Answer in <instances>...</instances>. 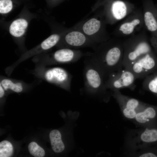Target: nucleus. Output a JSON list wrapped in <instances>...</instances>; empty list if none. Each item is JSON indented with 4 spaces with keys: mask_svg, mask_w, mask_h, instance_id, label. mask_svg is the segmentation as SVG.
<instances>
[{
    "mask_svg": "<svg viewBox=\"0 0 157 157\" xmlns=\"http://www.w3.org/2000/svg\"><path fill=\"white\" fill-rule=\"evenodd\" d=\"M90 58L104 76L106 81L112 73L123 68V50L120 45L106 44L97 47Z\"/></svg>",
    "mask_w": 157,
    "mask_h": 157,
    "instance_id": "nucleus-1",
    "label": "nucleus"
},
{
    "mask_svg": "<svg viewBox=\"0 0 157 157\" xmlns=\"http://www.w3.org/2000/svg\"><path fill=\"white\" fill-rule=\"evenodd\" d=\"M84 89L88 95L108 102L112 96V91L106 87V79L103 74L90 58L84 62Z\"/></svg>",
    "mask_w": 157,
    "mask_h": 157,
    "instance_id": "nucleus-2",
    "label": "nucleus"
},
{
    "mask_svg": "<svg viewBox=\"0 0 157 157\" xmlns=\"http://www.w3.org/2000/svg\"><path fill=\"white\" fill-rule=\"evenodd\" d=\"M157 143V126L141 127L129 130L125 137V154L150 147Z\"/></svg>",
    "mask_w": 157,
    "mask_h": 157,
    "instance_id": "nucleus-3",
    "label": "nucleus"
},
{
    "mask_svg": "<svg viewBox=\"0 0 157 157\" xmlns=\"http://www.w3.org/2000/svg\"><path fill=\"white\" fill-rule=\"evenodd\" d=\"M136 79L144 78L157 70V57L152 52L141 56L126 68Z\"/></svg>",
    "mask_w": 157,
    "mask_h": 157,
    "instance_id": "nucleus-4",
    "label": "nucleus"
},
{
    "mask_svg": "<svg viewBox=\"0 0 157 157\" xmlns=\"http://www.w3.org/2000/svg\"><path fill=\"white\" fill-rule=\"evenodd\" d=\"M112 91V96L118 103L124 117L133 121L138 111L146 103L125 95L119 90H115Z\"/></svg>",
    "mask_w": 157,
    "mask_h": 157,
    "instance_id": "nucleus-5",
    "label": "nucleus"
},
{
    "mask_svg": "<svg viewBox=\"0 0 157 157\" xmlns=\"http://www.w3.org/2000/svg\"><path fill=\"white\" fill-rule=\"evenodd\" d=\"M136 79L131 71L123 68L108 76L106 82V87L111 91L124 88L133 90L136 87L135 81Z\"/></svg>",
    "mask_w": 157,
    "mask_h": 157,
    "instance_id": "nucleus-6",
    "label": "nucleus"
},
{
    "mask_svg": "<svg viewBox=\"0 0 157 157\" xmlns=\"http://www.w3.org/2000/svg\"><path fill=\"white\" fill-rule=\"evenodd\" d=\"M44 78L47 81L64 89L70 91L72 75L65 69L55 67L46 69L43 74Z\"/></svg>",
    "mask_w": 157,
    "mask_h": 157,
    "instance_id": "nucleus-7",
    "label": "nucleus"
},
{
    "mask_svg": "<svg viewBox=\"0 0 157 157\" xmlns=\"http://www.w3.org/2000/svg\"><path fill=\"white\" fill-rule=\"evenodd\" d=\"M126 45L123 61L124 68H126L141 56L152 52L150 45L145 41Z\"/></svg>",
    "mask_w": 157,
    "mask_h": 157,
    "instance_id": "nucleus-8",
    "label": "nucleus"
},
{
    "mask_svg": "<svg viewBox=\"0 0 157 157\" xmlns=\"http://www.w3.org/2000/svg\"><path fill=\"white\" fill-rule=\"evenodd\" d=\"M97 42L87 36L80 30H74L68 32L63 41V48H77L90 47L95 49Z\"/></svg>",
    "mask_w": 157,
    "mask_h": 157,
    "instance_id": "nucleus-9",
    "label": "nucleus"
},
{
    "mask_svg": "<svg viewBox=\"0 0 157 157\" xmlns=\"http://www.w3.org/2000/svg\"><path fill=\"white\" fill-rule=\"evenodd\" d=\"M84 56L80 50L62 48L49 57L47 63L50 65L72 63L76 62Z\"/></svg>",
    "mask_w": 157,
    "mask_h": 157,
    "instance_id": "nucleus-10",
    "label": "nucleus"
},
{
    "mask_svg": "<svg viewBox=\"0 0 157 157\" xmlns=\"http://www.w3.org/2000/svg\"><path fill=\"white\" fill-rule=\"evenodd\" d=\"M157 117V106L146 104L138 111L133 121L137 126L154 125Z\"/></svg>",
    "mask_w": 157,
    "mask_h": 157,
    "instance_id": "nucleus-11",
    "label": "nucleus"
},
{
    "mask_svg": "<svg viewBox=\"0 0 157 157\" xmlns=\"http://www.w3.org/2000/svg\"><path fill=\"white\" fill-rule=\"evenodd\" d=\"M101 26V21L97 18L93 17L86 21L83 23L81 26L80 31L93 40L92 36L95 35L98 32Z\"/></svg>",
    "mask_w": 157,
    "mask_h": 157,
    "instance_id": "nucleus-12",
    "label": "nucleus"
},
{
    "mask_svg": "<svg viewBox=\"0 0 157 157\" xmlns=\"http://www.w3.org/2000/svg\"><path fill=\"white\" fill-rule=\"evenodd\" d=\"M28 26V21L25 19L18 18L13 20L9 27L10 34L15 38H20L25 33Z\"/></svg>",
    "mask_w": 157,
    "mask_h": 157,
    "instance_id": "nucleus-13",
    "label": "nucleus"
},
{
    "mask_svg": "<svg viewBox=\"0 0 157 157\" xmlns=\"http://www.w3.org/2000/svg\"><path fill=\"white\" fill-rule=\"evenodd\" d=\"M49 137L52 148L55 152L60 153L64 151L65 146L62 140L61 133L59 130H52L49 133Z\"/></svg>",
    "mask_w": 157,
    "mask_h": 157,
    "instance_id": "nucleus-14",
    "label": "nucleus"
},
{
    "mask_svg": "<svg viewBox=\"0 0 157 157\" xmlns=\"http://www.w3.org/2000/svg\"><path fill=\"white\" fill-rule=\"evenodd\" d=\"M142 88L157 96V70L144 78Z\"/></svg>",
    "mask_w": 157,
    "mask_h": 157,
    "instance_id": "nucleus-15",
    "label": "nucleus"
},
{
    "mask_svg": "<svg viewBox=\"0 0 157 157\" xmlns=\"http://www.w3.org/2000/svg\"><path fill=\"white\" fill-rule=\"evenodd\" d=\"M0 84L5 90H10L17 93L22 92L24 86L21 82L7 78L2 79Z\"/></svg>",
    "mask_w": 157,
    "mask_h": 157,
    "instance_id": "nucleus-16",
    "label": "nucleus"
},
{
    "mask_svg": "<svg viewBox=\"0 0 157 157\" xmlns=\"http://www.w3.org/2000/svg\"><path fill=\"white\" fill-rule=\"evenodd\" d=\"M111 10L112 15L116 19H121L126 15V7L124 3L122 1H114L112 5Z\"/></svg>",
    "mask_w": 157,
    "mask_h": 157,
    "instance_id": "nucleus-17",
    "label": "nucleus"
},
{
    "mask_svg": "<svg viewBox=\"0 0 157 157\" xmlns=\"http://www.w3.org/2000/svg\"><path fill=\"white\" fill-rule=\"evenodd\" d=\"M60 36L58 34H53L43 40L39 45L42 51L48 50L56 45L60 42Z\"/></svg>",
    "mask_w": 157,
    "mask_h": 157,
    "instance_id": "nucleus-18",
    "label": "nucleus"
},
{
    "mask_svg": "<svg viewBox=\"0 0 157 157\" xmlns=\"http://www.w3.org/2000/svg\"><path fill=\"white\" fill-rule=\"evenodd\" d=\"M145 25L150 31L154 32L157 30V21L154 14L150 11L146 12L144 15Z\"/></svg>",
    "mask_w": 157,
    "mask_h": 157,
    "instance_id": "nucleus-19",
    "label": "nucleus"
},
{
    "mask_svg": "<svg viewBox=\"0 0 157 157\" xmlns=\"http://www.w3.org/2000/svg\"><path fill=\"white\" fill-rule=\"evenodd\" d=\"M13 147L11 143L7 140H3L0 142V157H9L13 154Z\"/></svg>",
    "mask_w": 157,
    "mask_h": 157,
    "instance_id": "nucleus-20",
    "label": "nucleus"
},
{
    "mask_svg": "<svg viewBox=\"0 0 157 157\" xmlns=\"http://www.w3.org/2000/svg\"><path fill=\"white\" fill-rule=\"evenodd\" d=\"M140 22L139 19H136L131 22L124 23L121 25L119 30L124 34H130L133 32L135 26Z\"/></svg>",
    "mask_w": 157,
    "mask_h": 157,
    "instance_id": "nucleus-21",
    "label": "nucleus"
},
{
    "mask_svg": "<svg viewBox=\"0 0 157 157\" xmlns=\"http://www.w3.org/2000/svg\"><path fill=\"white\" fill-rule=\"evenodd\" d=\"M28 150L30 153L35 157H43L45 154L44 150L36 142H32L28 145Z\"/></svg>",
    "mask_w": 157,
    "mask_h": 157,
    "instance_id": "nucleus-22",
    "label": "nucleus"
},
{
    "mask_svg": "<svg viewBox=\"0 0 157 157\" xmlns=\"http://www.w3.org/2000/svg\"><path fill=\"white\" fill-rule=\"evenodd\" d=\"M13 8L12 1L11 0H0V13L5 14L10 12Z\"/></svg>",
    "mask_w": 157,
    "mask_h": 157,
    "instance_id": "nucleus-23",
    "label": "nucleus"
},
{
    "mask_svg": "<svg viewBox=\"0 0 157 157\" xmlns=\"http://www.w3.org/2000/svg\"><path fill=\"white\" fill-rule=\"evenodd\" d=\"M5 90L3 87L0 84V97L2 98L4 95Z\"/></svg>",
    "mask_w": 157,
    "mask_h": 157,
    "instance_id": "nucleus-24",
    "label": "nucleus"
},
{
    "mask_svg": "<svg viewBox=\"0 0 157 157\" xmlns=\"http://www.w3.org/2000/svg\"><path fill=\"white\" fill-rule=\"evenodd\" d=\"M152 44L157 52V40L156 41L155 40L153 41L152 42Z\"/></svg>",
    "mask_w": 157,
    "mask_h": 157,
    "instance_id": "nucleus-25",
    "label": "nucleus"
}]
</instances>
